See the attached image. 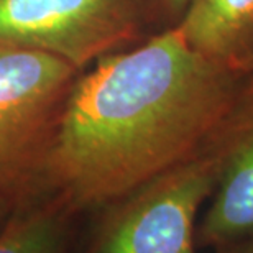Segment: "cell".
<instances>
[{
  "instance_id": "obj_1",
  "label": "cell",
  "mask_w": 253,
  "mask_h": 253,
  "mask_svg": "<svg viewBox=\"0 0 253 253\" xmlns=\"http://www.w3.org/2000/svg\"><path fill=\"white\" fill-rule=\"evenodd\" d=\"M245 76L192 49L176 25L97 59L64 104L44 196L99 211L189 160L224 128Z\"/></svg>"
},
{
  "instance_id": "obj_2",
  "label": "cell",
  "mask_w": 253,
  "mask_h": 253,
  "mask_svg": "<svg viewBox=\"0 0 253 253\" xmlns=\"http://www.w3.org/2000/svg\"><path fill=\"white\" fill-rule=\"evenodd\" d=\"M230 117L197 155L99 209L85 253H197V214L224 169Z\"/></svg>"
},
{
  "instance_id": "obj_3",
  "label": "cell",
  "mask_w": 253,
  "mask_h": 253,
  "mask_svg": "<svg viewBox=\"0 0 253 253\" xmlns=\"http://www.w3.org/2000/svg\"><path fill=\"white\" fill-rule=\"evenodd\" d=\"M78 69L53 54L0 44V192L42 197L44 166Z\"/></svg>"
},
{
  "instance_id": "obj_4",
  "label": "cell",
  "mask_w": 253,
  "mask_h": 253,
  "mask_svg": "<svg viewBox=\"0 0 253 253\" xmlns=\"http://www.w3.org/2000/svg\"><path fill=\"white\" fill-rule=\"evenodd\" d=\"M146 0H0V44L53 54L81 71L138 37Z\"/></svg>"
},
{
  "instance_id": "obj_5",
  "label": "cell",
  "mask_w": 253,
  "mask_h": 253,
  "mask_svg": "<svg viewBox=\"0 0 253 253\" xmlns=\"http://www.w3.org/2000/svg\"><path fill=\"white\" fill-rule=\"evenodd\" d=\"M253 234V74L230 117V146L211 204L196 227L197 247H219Z\"/></svg>"
},
{
  "instance_id": "obj_6",
  "label": "cell",
  "mask_w": 253,
  "mask_h": 253,
  "mask_svg": "<svg viewBox=\"0 0 253 253\" xmlns=\"http://www.w3.org/2000/svg\"><path fill=\"white\" fill-rule=\"evenodd\" d=\"M174 25L192 49L240 73L253 54V0H189Z\"/></svg>"
},
{
  "instance_id": "obj_7",
  "label": "cell",
  "mask_w": 253,
  "mask_h": 253,
  "mask_svg": "<svg viewBox=\"0 0 253 253\" xmlns=\"http://www.w3.org/2000/svg\"><path fill=\"white\" fill-rule=\"evenodd\" d=\"M74 215L49 194L17 206L0 225V253H68Z\"/></svg>"
},
{
  "instance_id": "obj_8",
  "label": "cell",
  "mask_w": 253,
  "mask_h": 253,
  "mask_svg": "<svg viewBox=\"0 0 253 253\" xmlns=\"http://www.w3.org/2000/svg\"><path fill=\"white\" fill-rule=\"evenodd\" d=\"M146 2H148L150 12H156L161 17L178 23L181 15L184 13L186 7H188L189 0H146Z\"/></svg>"
},
{
  "instance_id": "obj_9",
  "label": "cell",
  "mask_w": 253,
  "mask_h": 253,
  "mask_svg": "<svg viewBox=\"0 0 253 253\" xmlns=\"http://www.w3.org/2000/svg\"><path fill=\"white\" fill-rule=\"evenodd\" d=\"M215 250L217 253H253V234H249L235 242L222 245Z\"/></svg>"
},
{
  "instance_id": "obj_10",
  "label": "cell",
  "mask_w": 253,
  "mask_h": 253,
  "mask_svg": "<svg viewBox=\"0 0 253 253\" xmlns=\"http://www.w3.org/2000/svg\"><path fill=\"white\" fill-rule=\"evenodd\" d=\"M15 209V206L12 204V201L8 197H5L2 192H0V225L3 224V220L10 215V212Z\"/></svg>"
},
{
  "instance_id": "obj_11",
  "label": "cell",
  "mask_w": 253,
  "mask_h": 253,
  "mask_svg": "<svg viewBox=\"0 0 253 253\" xmlns=\"http://www.w3.org/2000/svg\"><path fill=\"white\" fill-rule=\"evenodd\" d=\"M242 73L244 74H253V54L247 59L245 64L242 66Z\"/></svg>"
}]
</instances>
